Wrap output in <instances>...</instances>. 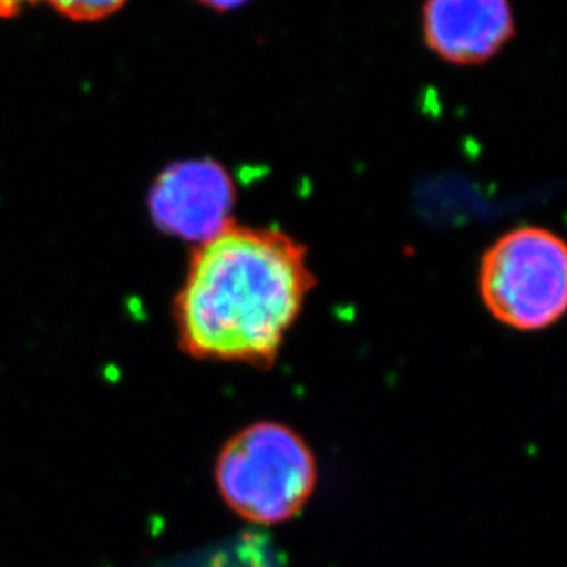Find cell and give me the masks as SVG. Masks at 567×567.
I'll list each match as a JSON object with an SVG mask.
<instances>
[{"label":"cell","instance_id":"7a4b0ae2","mask_svg":"<svg viewBox=\"0 0 567 567\" xmlns=\"http://www.w3.org/2000/svg\"><path fill=\"white\" fill-rule=\"evenodd\" d=\"M214 477L238 516L275 525L295 518L317 485L316 455L308 442L280 422H255L221 447Z\"/></svg>","mask_w":567,"mask_h":567},{"label":"cell","instance_id":"52a82bcc","mask_svg":"<svg viewBox=\"0 0 567 567\" xmlns=\"http://www.w3.org/2000/svg\"><path fill=\"white\" fill-rule=\"evenodd\" d=\"M39 0H0V19H11L19 16L28 6L35 4Z\"/></svg>","mask_w":567,"mask_h":567},{"label":"cell","instance_id":"6da1fadb","mask_svg":"<svg viewBox=\"0 0 567 567\" xmlns=\"http://www.w3.org/2000/svg\"><path fill=\"white\" fill-rule=\"evenodd\" d=\"M316 288L293 236L229 225L192 252L174 300L177 341L194 360L269 367Z\"/></svg>","mask_w":567,"mask_h":567},{"label":"cell","instance_id":"8992f818","mask_svg":"<svg viewBox=\"0 0 567 567\" xmlns=\"http://www.w3.org/2000/svg\"><path fill=\"white\" fill-rule=\"evenodd\" d=\"M66 19L80 22L100 21L113 16L126 4V0H47Z\"/></svg>","mask_w":567,"mask_h":567},{"label":"cell","instance_id":"277c9868","mask_svg":"<svg viewBox=\"0 0 567 567\" xmlns=\"http://www.w3.org/2000/svg\"><path fill=\"white\" fill-rule=\"evenodd\" d=\"M235 181L213 158L169 164L147 194L150 218L164 235L205 244L235 224Z\"/></svg>","mask_w":567,"mask_h":567},{"label":"cell","instance_id":"5b68a950","mask_svg":"<svg viewBox=\"0 0 567 567\" xmlns=\"http://www.w3.org/2000/svg\"><path fill=\"white\" fill-rule=\"evenodd\" d=\"M511 0H425L422 33L427 49L450 65H481L514 38Z\"/></svg>","mask_w":567,"mask_h":567},{"label":"cell","instance_id":"3957f363","mask_svg":"<svg viewBox=\"0 0 567 567\" xmlns=\"http://www.w3.org/2000/svg\"><path fill=\"white\" fill-rule=\"evenodd\" d=\"M480 291L497 321L516 330L551 327L567 311V244L551 230L519 227L486 251Z\"/></svg>","mask_w":567,"mask_h":567},{"label":"cell","instance_id":"ba28073f","mask_svg":"<svg viewBox=\"0 0 567 567\" xmlns=\"http://www.w3.org/2000/svg\"><path fill=\"white\" fill-rule=\"evenodd\" d=\"M196 2L208 6V8H214V10L229 11L246 6L249 0H196Z\"/></svg>","mask_w":567,"mask_h":567}]
</instances>
